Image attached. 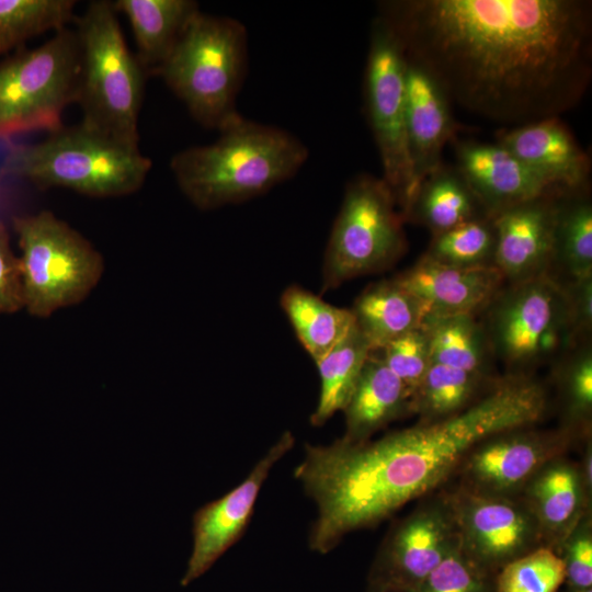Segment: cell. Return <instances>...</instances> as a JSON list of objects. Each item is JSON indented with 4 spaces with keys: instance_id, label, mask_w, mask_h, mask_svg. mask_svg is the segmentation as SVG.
Instances as JSON below:
<instances>
[{
    "instance_id": "cell-1",
    "label": "cell",
    "mask_w": 592,
    "mask_h": 592,
    "mask_svg": "<svg viewBox=\"0 0 592 592\" xmlns=\"http://www.w3.org/2000/svg\"><path fill=\"white\" fill-rule=\"evenodd\" d=\"M376 14L452 102L492 122L560 117L589 91L590 0H384Z\"/></svg>"
},
{
    "instance_id": "cell-2",
    "label": "cell",
    "mask_w": 592,
    "mask_h": 592,
    "mask_svg": "<svg viewBox=\"0 0 592 592\" xmlns=\"http://www.w3.org/2000/svg\"><path fill=\"white\" fill-rule=\"evenodd\" d=\"M548 392L534 375H504L462 412L361 443L305 446L295 477L318 509L309 546L331 551L344 535L376 526L409 502L442 489L466 454L499 432L536 425Z\"/></svg>"
},
{
    "instance_id": "cell-3",
    "label": "cell",
    "mask_w": 592,
    "mask_h": 592,
    "mask_svg": "<svg viewBox=\"0 0 592 592\" xmlns=\"http://www.w3.org/2000/svg\"><path fill=\"white\" fill-rule=\"evenodd\" d=\"M218 132L216 141L183 149L170 160L179 189L201 210L269 192L293 178L309 155L289 132L241 115Z\"/></svg>"
},
{
    "instance_id": "cell-4",
    "label": "cell",
    "mask_w": 592,
    "mask_h": 592,
    "mask_svg": "<svg viewBox=\"0 0 592 592\" xmlns=\"http://www.w3.org/2000/svg\"><path fill=\"white\" fill-rule=\"evenodd\" d=\"M151 166L138 145L80 122L62 125L37 143L9 144L0 177L24 180L41 190L62 187L90 197H121L144 185Z\"/></svg>"
},
{
    "instance_id": "cell-5",
    "label": "cell",
    "mask_w": 592,
    "mask_h": 592,
    "mask_svg": "<svg viewBox=\"0 0 592 592\" xmlns=\"http://www.w3.org/2000/svg\"><path fill=\"white\" fill-rule=\"evenodd\" d=\"M80 73L76 103L81 122L138 145V119L147 72L128 48L112 2L91 1L76 15Z\"/></svg>"
},
{
    "instance_id": "cell-6",
    "label": "cell",
    "mask_w": 592,
    "mask_h": 592,
    "mask_svg": "<svg viewBox=\"0 0 592 592\" xmlns=\"http://www.w3.org/2000/svg\"><path fill=\"white\" fill-rule=\"evenodd\" d=\"M247 62L244 25L232 18L200 11L156 76L197 123L220 130L240 116L236 101Z\"/></svg>"
},
{
    "instance_id": "cell-7",
    "label": "cell",
    "mask_w": 592,
    "mask_h": 592,
    "mask_svg": "<svg viewBox=\"0 0 592 592\" xmlns=\"http://www.w3.org/2000/svg\"><path fill=\"white\" fill-rule=\"evenodd\" d=\"M506 375H533L578 344L563 285L550 275L505 284L478 317Z\"/></svg>"
},
{
    "instance_id": "cell-8",
    "label": "cell",
    "mask_w": 592,
    "mask_h": 592,
    "mask_svg": "<svg viewBox=\"0 0 592 592\" xmlns=\"http://www.w3.org/2000/svg\"><path fill=\"white\" fill-rule=\"evenodd\" d=\"M12 228L21 250L24 309L48 318L84 300L104 272L101 252L52 210L15 215Z\"/></svg>"
},
{
    "instance_id": "cell-9",
    "label": "cell",
    "mask_w": 592,
    "mask_h": 592,
    "mask_svg": "<svg viewBox=\"0 0 592 592\" xmlns=\"http://www.w3.org/2000/svg\"><path fill=\"white\" fill-rule=\"evenodd\" d=\"M79 73V41L69 27L0 60V140L61 127L64 111L77 101Z\"/></svg>"
},
{
    "instance_id": "cell-10",
    "label": "cell",
    "mask_w": 592,
    "mask_h": 592,
    "mask_svg": "<svg viewBox=\"0 0 592 592\" xmlns=\"http://www.w3.org/2000/svg\"><path fill=\"white\" fill-rule=\"evenodd\" d=\"M403 219L383 180L361 173L346 185L322 264L321 291L392 266L407 250Z\"/></svg>"
},
{
    "instance_id": "cell-11",
    "label": "cell",
    "mask_w": 592,
    "mask_h": 592,
    "mask_svg": "<svg viewBox=\"0 0 592 592\" xmlns=\"http://www.w3.org/2000/svg\"><path fill=\"white\" fill-rule=\"evenodd\" d=\"M406 61L398 37L376 14L369 30L364 76L365 110L382 161V178L400 214L414 191L406 128Z\"/></svg>"
},
{
    "instance_id": "cell-12",
    "label": "cell",
    "mask_w": 592,
    "mask_h": 592,
    "mask_svg": "<svg viewBox=\"0 0 592 592\" xmlns=\"http://www.w3.org/2000/svg\"><path fill=\"white\" fill-rule=\"evenodd\" d=\"M579 443L570 431L536 425L496 433L477 443L463 458L457 485L480 494L520 497L530 479L549 460Z\"/></svg>"
},
{
    "instance_id": "cell-13",
    "label": "cell",
    "mask_w": 592,
    "mask_h": 592,
    "mask_svg": "<svg viewBox=\"0 0 592 592\" xmlns=\"http://www.w3.org/2000/svg\"><path fill=\"white\" fill-rule=\"evenodd\" d=\"M433 492L388 531L369 582L412 592L453 550L459 536L445 488Z\"/></svg>"
},
{
    "instance_id": "cell-14",
    "label": "cell",
    "mask_w": 592,
    "mask_h": 592,
    "mask_svg": "<svg viewBox=\"0 0 592 592\" xmlns=\"http://www.w3.org/2000/svg\"><path fill=\"white\" fill-rule=\"evenodd\" d=\"M454 513L462 553L496 576L505 565L545 546L538 524L521 497L445 489Z\"/></svg>"
},
{
    "instance_id": "cell-15",
    "label": "cell",
    "mask_w": 592,
    "mask_h": 592,
    "mask_svg": "<svg viewBox=\"0 0 592 592\" xmlns=\"http://www.w3.org/2000/svg\"><path fill=\"white\" fill-rule=\"evenodd\" d=\"M293 445L294 436L285 432L236 488L194 513L193 549L183 587L204 574L242 536L265 479Z\"/></svg>"
},
{
    "instance_id": "cell-16",
    "label": "cell",
    "mask_w": 592,
    "mask_h": 592,
    "mask_svg": "<svg viewBox=\"0 0 592 592\" xmlns=\"http://www.w3.org/2000/svg\"><path fill=\"white\" fill-rule=\"evenodd\" d=\"M540 195L491 216L497 230L494 266L505 284L550 275L557 198Z\"/></svg>"
},
{
    "instance_id": "cell-17",
    "label": "cell",
    "mask_w": 592,
    "mask_h": 592,
    "mask_svg": "<svg viewBox=\"0 0 592 592\" xmlns=\"http://www.w3.org/2000/svg\"><path fill=\"white\" fill-rule=\"evenodd\" d=\"M496 139L550 187L560 191L589 187L590 157L561 117L503 128Z\"/></svg>"
},
{
    "instance_id": "cell-18",
    "label": "cell",
    "mask_w": 592,
    "mask_h": 592,
    "mask_svg": "<svg viewBox=\"0 0 592 592\" xmlns=\"http://www.w3.org/2000/svg\"><path fill=\"white\" fill-rule=\"evenodd\" d=\"M395 277L420 301L424 318L479 316L505 285L496 266L458 267L423 255Z\"/></svg>"
},
{
    "instance_id": "cell-19",
    "label": "cell",
    "mask_w": 592,
    "mask_h": 592,
    "mask_svg": "<svg viewBox=\"0 0 592 592\" xmlns=\"http://www.w3.org/2000/svg\"><path fill=\"white\" fill-rule=\"evenodd\" d=\"M451 143L455 166L490 217L520 203L560 191L550 187L497 143L456 137Z\"/></svg>"
},
{
    "instance_id": "cell-20",
    "label": "cell",
    "mask_w": 592,
    "mask_h": 592,
    "mask_svg": "<svg viewBox=\"0 0 592 592\" xmlns=\"http://www.w3.org/2000/svg\"><path fill=\"white\" fill-rule=\"evenodd\" d=\"M406 60V128L415 190L443 162V148L456 137L458 124L437 79L420 62Z\"/></svg>"
},
{
    "instance_id": "cell-21",
    "label": "cell",
    "mask_w": 592,
    "mask_h": 592,
    "mask_svg": "<svg viewBox=\"0 0 592 592\" xmlns=\"http://www.w3.org/2000/svg\"><path fill=\"white\" fill-rule=\"evenodd\" d=\"M520 497L534 515L544 545L555 550L560 542L592 512L577 462L566 455L546 463L526 483Z\"/></svg>"
},
{
    "instance_id": "cell-22",
    "label": "cell",
    "mask_w": 592,
    "mask_h": 592,
    "mask_svg": "<svg viewBox=\"0 0 592 592\" xmlns=\"http://www.w3.org/2000/svg\"><path fill=\"white\" fill-rule=\"evenodd\" d=\"M411 396L403 383L372 351L343 409V440L361 443L392 421L410 413Z\"/></svg>"
},
{
    "instance_id": "cell-23",
    "label": "cell",
    "mask_w": 592,
    "mask_h": 592,
    "mask_svg": "<svg viewBox=\"0 0 592 592\" xmlns=\"http://www.w3.org/2000/svg\"><path fill=\"white\" fill-rule=\"evenodd\" d=\"M486 216L458 168L444 162L418 184L401 214L405 223L425 227L432 236Z\"/></svg>"
},
{
    "instance_id": "cell-24",
    "label": "cell",
    "mask_w": 592,
    "mask_h": 592,
    "mask_svg": "<svg viewBox=\"0 0 592 592\" xmlns=\"http://www.w3.org/2000/svg\"><path fill=\"white\" fill-rule=\"evenodd\" d=\"M112 5L128 20L136 56L148 76L157 75L200 12L193 0H115Z\"/></svg>"
},
{
    "instance_id": "cell-25",
    "label": "cell",
    "mask_w": 592,
    "mask_h": 592,
    "mask_svg": "<svg viewBox=\"0 0 592 592\" xmlns=\"http://www.w3.org/2000/svg\"><path fill=\"white\" fill-rule=\"evenodd\" d=\"M351 311L372 351L419 328L424 319L420 301L395 276L369 284L356 297Z\"/></svg>"
},
{
    "instance_id": "cell-26",
    "label": "cell",
    "mask_w": 592,
    "mask_h": 592,
    "mask_svg": "<svg viewBox=\"0 0 592 592\" xmlns=\"http://www.w3.org/2000/svg\"><path fill=\"white\" fill-rule=\"evenodd\" d=\"M550 276L560 282L592 276V202L589 187L557 198Z\"/></svg>"
},
{
    "instance_id": "cell-27",
    "label": "cell",
    "mask_w": 592,
    "mask_h": 592,
    "mask_svg": "<svg viewBox=\"0 0 592 592\" xmlns=\"http://www.w3.org/2000/svg\"><path fill=\"white\" fill-rule=\"evenodd\" d=\"M500 377L431 364L411 396L410 413L417 414L419 422L455 415L480 399Z\"/></svg>"
},
{
    "instance_id": "cell-28",
    "label": "cell",
    "mask_w": 592,
    "mask_h": 592,
    "mask_svg": "<svg viewBox=\"0 0 592 592\" xmlns=\"http://www.w3.org/2000/svg\"><path fill=\"white\" fill-rule=\"evenodd\" d=\"M280 303L298 340L315 363L354 326L351 309L333 306L298 285L288 286Z\"/></svg>"
},
{
    "instance_id": "cell-29",
    "label": "cell",
    "mask_w": 592,
    "mask_h": 592,
    "mask_svg": "<svg viewBox=\"0 0 592 592\" xmlns=\"http://www.w3.org/2000/svg\"><path fill=\"white\" fill-rule=\"evenodd\" d=\"M431 364L494 376L492 354L478 316L425 317L422 322Z\"/></svg>"
},
{
    "instance_id": "cell-30",
    "label": "cell",
    "mask_w": 592,
    "mask_h": 592,
    "mask_svg": "<svg viewBox=\"0 0 592 592\" xmlns=\"http://www.w3.org/2000/svg\"><path fill=\"white\" fill-rule=\"evenodd\" d=\"M371 352L368 343L354 325L337 345L316 362L320 392L310 417L312 425H323L335 412L343 411Z\"/></svg>"
},
{
    "instance_id": "cell-31",
    "label": "cell",
    "mask_w": 592,
    "mask_h": 592,
    "mask_svg": "<svg viewBox=\"0 0 592 592\" xmlns=\"http://www.w3.org/2000/svg\"><path fill=\"white\" fill-rule=\"evenodd\" d=\"M559 425L579 442L592 434V344L576 345L551 363Z\"/></svg>"
},
{
    "instance_id": "cell-32",
    "label": "cell",
    "mask_w": 592,
    "mask_h": 592,
    "mask_svg": "<svg viewBox=\"0 0 592 592\" xmlns=\"http://www.w3.org/2000/svg\"><path fill=\"white\" fill-rule=\"evenodd\" d=\"M73 0H0V57L29 39L61 31L75 21Z\"/></svg>"
},
{
    "instance_id": "cell-33",
    "label": "cell",
    "mask_w": 592,
    "mask_h": 592,
    "mask_svg": "<svg viewBox=\"0 0 592 592\" xmlns=\"http://www.w3.org/2000/svg\"><path fill=\"white\" fill-rule=\"evenodd\" d=\"M496 248L494 221L486 216L432 236L423 257L458 267L494 266Z\"/></svg>"
},
{
    "instance_id": "cell-34",
    "label": "cell",
    "mask_w": 592,
    "mask_h": 592,
    "mask_svg": "<svg viewBox=\"0 0 592 592\" xmlns=\"http://www.w3.org/2000/svg\"><path fill=\"white\" fill-rule=\"evenodd\" d=\"M563 581L562 560L542 546L505 565L496 574V592H558Z\"/></svg>"
},
{
    "instance_id": "cell-35",
    "label": "cell",
    "mask_w": 592,
    "mask_h": 592,
    "mask_svg": "<svg viewBox=\"0 0 592 592\" xmlns=\"http://www.w3.org/2000/svg\"><path fill=\"white\" fill-rule=\"evenodd\" d=\"M376 352L412 396L431 365L428 337L422 326L396 338Z\"/></svg>"
},
{
    "instance_id": "cell-36",
    "label": "cell",
    "mask_w": 592,
    "mask_h": 592,
    "mask_svg": "<svg viewBox=\"0 0 592 592\" xmlns=\"http://www.w3.org/2000/svg\"><path fill=\"white\" fill-rule=\"evenodd\" d=\"M412 592H496V576L453 550Z\"/></svg>"
},
{
    "instance_id": "cell-37",
    "label": "cell",
    "mask_w": 592,
    "mask_h": 592,
    "mask_svg": "<svg viewBox=\"0 0 592 592\" xmlns=\"http://www.w3.org/2000/svg\"><path fill=\"white\" fill-rule=\"evenodd\" d=\"M554 551L565 567V591L592 588V512L582 516Z\"/></svg>"
},
{
    "instance_id": "cell-38",
    "label": "cell",
    "mask_w": 592,
    "mask_h": 592,
    "mask_svg": "<svg viewBox=\"0 0 592 592\" xmlns=\"http://www.w3.org/2000/svg\"><path fill=\"white\" fill-rule=\"evenodd\" d=\"M24 306L21 259L11 248L8 226L0 221V315L15 314Z\"/></svg>"
},
{
    "instance_id": "cell-39",
    "label": "cell",
    "mask_w": 592,
    "mask_h": 592,
    "mask_svg": "<svg viewBox=\"0 0 592 592\" xmlns=\"http://www.w3.org/2000/svg\"><path fill=\"white\" fill-rule=\"evenodd\" d=\"M560 283L563 285L567 294L573 331L578 343L591 341L592 276Z\"/></svg>"
},
{
    "instance_id": "cell-40",
    "label": "cell",
    "mask_w": 592,
    "mask_h": 592,
    "mask_svg": "<svg viewBox=\"0 0 592 592\" xmlns=\"http://www.w3.org/2000/svg\"><path fill=\"white\" fill-rule=\"evenodd\" d=\"M581 457L577 463L585 492L592 499V434L583 437L579 443Z\"/></svg>"
},
{
    "instance_id": "cell-41",
    "label": "cell",
    "mask_w": 592,
    "mask_h": 592,
    "mask_svg": "<svg viewBox=\"0 0 592 592\" xmlns=\"http://www.w3.org/2000/svg\"><path fill=\"white\" fill-rule=\"evenodd\" d=\"M367 592H395L390 589L386 588L385 585L369 582Z\"/></svg>"
},
{
    "instance_id": "cell-42",
    "label": "cell",
    "mask_w": 592,
    "mask_h": 592,
    "mask_svg": "<svg viewBox=\"0 0 592 592\" xmlns=\"http://www.w3.org/2000/svg\"><path fill=\"white\" fill-rule=\"evenodd\" d=\"M565 592H569V591H565ZM574 592H592V588L585 589V590H581V591H574Z\"/></svg>"
}]
</instances>
